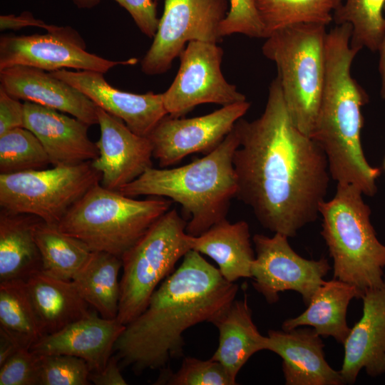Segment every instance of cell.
<instances>
[{
    "mask_svg": "<svg viewBox=\"0 0 385 385\" xmlns=\"http://www.w3.org/2000/svg\"><path fill=\"white\" fill-rule=\"evenodd\" d=\"M235 129L236 197L265 229L296 236L317 219L331 176L322 148L293 123L277 76L262 114L252 121L240 118Z\"/></svg>",
    "mask_w": 385,
    "mask_h": 385,
    "instance_id": "cell-1",
    "label": "cell"
},
{
    "mask_svg": "<svg viewBox=\"0 0 385 385\" xmlns=\"http://www.w3.org/2000/svg\"><path fill=\"white\" fill-rule=\"evenodd\" d=\"M239 287L193 250L152 294L145 309L125 327L114 346L121 368L138 374L163 369L183 354V333L212 322L233 302Z\"/></svg>",
    "mask_w": 385,
    "mask_h": 385,
    "instance_id": "cell-2",
    "label": "cell"
},
{
    "mask_svg": "<svg viewBox=\"0 0 385 385\" xmlns=\"http://www.w3.org/2000/svg\"><path fill=\"white\" fill-rule=\"evenodd\" d=\"M351 27L336 24L327 31L325 78L312 138L324 150L331 178L374 196L380 169L367 161L361 142L362 107L367 93L352 77L351 68L359 48L351 44Z\"/></svg>",
    "mask_w": 385,
    "mask_h": 385,
    "instance_id": "cell-3",
    "label": "cell"
},
{
    "mask_svg": "<svg viewBox=\"0 0 385 385\" xmlns=\"http://www.w3.org/2000/svg\"><path fill=\"white\" fill-rule=\"evenodd\" d=\"M239 143L234 126L220 145L202 158L171 169L149 168L118 192L133 197H163L179 203L190 217L186 232L198 236L226 219L230 201L236 197L233 156Z\"/></svg>",
    "mask_w": 385,
    "mask_h": 385,
    "instance_id": "cell-4",
    "label": "cell"
},
{
    "mask_svg": "<svg viewBox=\"0 0 385 385\" xmlns=\"http://www.w3.org/2000/svg\"><path fill=\"white\" fill-rule=\"evenodd\" d=\"M355 186L337 183L334 197L320 206L322 231L333 260L334 278L362 294L384 280L385 245L371 222V209Z\"/></svg>",
    "mask_w": 385,
    "mask_h": 385,
    "instance_id": "cell-5",
    "label": "cell"
},
{
    "mask_svg": "<svg viewBox=\"0 0 385 385\" xmlns=\"http://www.w3.org/2000/svg\"><path fill=\"white\" fill-rule=\"evenodd\" d=\"M172 202L155 196L138 200L98 183L69 208L58 227L91 251L121 258L170 210Z\"/></svg>",
    "mask_w": 385,
    "mask_h": 385,
    "instance_id": "cell-6",
    "label": "cell"
},
{
    "mask_svg": "<svg viewBox=\"0 0 385 385\" xmlns=\"http://www.w3.org/2000/svg\"><path fill=\"white\" fill-rule=\"evenodd\" d=\"M326 26L302 24L273 31L262 47L273 61L294 125L312 136L325 78Z\"/></svg>",
    "mask_w": 385,
    "mask_h": 385,
    "instance_id": "cell-7",
    "label": "cell"
},
{
    "mask_svg": "<svg viewBox=\"0 0 385 385\" xmlns=\"http://www.w3.org/2000/svg\"><path fill=\"white\" fill-rule=\"evenodd\" d=\"M187 222L169 210L122 257L123 274L117 319L124 325L146 308L159 284L191 250Z\"/></svg>",
    "mask_w": 385,
    "mask_h": 385,
    "instance_id": "cell-8",
    "label": "cell"
},
{
    "mask_svg": "<svg viewBox=\"0 0 385 385\" xmlns=\"http://www.w3.org/2000/svg\"><path fill=\"white\" fill-rule=\"evenodd\" d=\"M102 175L88 161L49 169L0 174L1 209L58 225L69 208Z\"/></svg>",
    "mask_w": 385,
    "mask_h": 385,
    "instance_id": "cell-9",
    "label": "cell"
},
{
    "mask_svg": "<svg viewBox=\"0 0 385 385\" xmlns=\"http://www.w3.org/2000/svg\"><path fill=\"white\" fill-rule=\"evenodd\" d=\"M227 0H165L153 43L141 60L146 75L166 72L190 41L217 43L228 13Z\"/></svg>",
    "mask_w": 385,
    "mask_h": 385,
    "instance_id": "cell-10",
    "label": "cell"
},
{
    "mask_svg": "<svg viewBox=\"0 0 385 385\" xmlns=\"http://www.w3.org/2000/svg\"><path fill=\"white\" fill-rule=\"evenodd\" d=\"M223 50L215 43L192 41L180 53V66L170 86L163 93L168 115L180 118L202 103L222 106L247 101L225 78Z\"/></svg>",
    "mask_w": 385,
    "mask_h": 385,
    "instance_id": "cell-11",
    "label": "cell"
},
{
    "mask_svg": "<svg viewBox=\"0 0 385 385\" xmlns=\"http://www.w3.org/2000/svg\"><path fill=\"white\" fill-rule=\"evenodd\" d=\"M288 237L256 234L252 237L256 252L251 268L254 288L269 304L279 300L280 292L292 290L301 294L307 305L331 269L328 260H307L290 246Z\"/></svg>",
    "mask_w": 385,
    "mask_h": 385,
    "instance_id": "cell-12",
    "label": "cell"
},
{
    "mask_svg": "<svg viewBox=\"0 0 385 385\" xmlns=\"http://www.w3.org/2000/svg\"><path fill=\"white\" fill-rule=\"evenodd\" d=\"M136 58L111 61L86 51V43L70 26H58L46 34L6 35L0 38V70L16 65L48 72L74 68L105 73L118 66H132Z\"/></svg>",
    "mask_w": 385,
    "mask_h": 385,
    "instance_id": "cell-13",
    "label": "cell"
},
{
    "mask_svg": "<svg viewBox=\"0 0 385 385\" xmlns=\"http://www.w3.org/2000/svg\"><path fill=\"white\" fill-rule=\"evenodd\" d=\"M250 108V102L245 101L224 106L198 117L180 118L167 115L148 135L153 158L164 168L177 163L190 154L210 153Z\"/></svg>",
    "mask_w": 385,
    "mask_h": 385,
    "instance_id": "cell-14",
    "label": "cell"
},
{
    "mask_svg": "<svg viewBox=\"0 0 385 385\" xmlns=\"http://www.w3.org/2000/svg\"><path fill=\"white\" fill-rule=\"evenodd\" d=\"M100 138L98 156L92 165L102 175L101 185L118 191L153 167V147L148 137L133 133L120 118L96 107Z\"/></svg>",
    "mask_w": 385,
    "mask_h": 385,
    "instance_id": "cell-15",
    "label": "cell"
},
{
    "mask_svg": "<svg viewBox=\"0 0 385 385\" xmlns=\"http://www.w3.org/2000/svg\"><path fill=\"white\" fill-rule=\"evenodd\" d=\"M68 83L108 113L121 119L135 134L148 137L158 123L168 115L163 93L137 94L111 86L103 73L94 71L49 72Z\"/></svg>",
    "mask_w": 385,
    "mask_h": 385,
    "instance_id": "cell-16",
    "label": "cell"
},
{
    "mask_svg": "<svg viewBox=\"0 0 385 385\" xmlns=\"http://www.w3.org/2000/svg\"><path fill=\"white\" fill-rule=\"evenodd\" d=\"M361 299L362 316L343 344L339 372L347 384L355 383L362 369L371 377L385 373V275L381 285L366 289Z\"/></svg>",
    "mask_w": 385,
    "mask_h": 385,
    "instance_id": "cell-17",
    "label": "cell"
},
{
    "mask_svg": "<svg viewBox=\"0 0 385 385\" xmlns=\"http://www.w3.org/2000/svg\"><path fill=\"white\" fill-rule=\"evenodd\" d=\"M125 325L106 319L95 309L62 329L43 336L30 349L38 355L65 354L85 360L91 372H100L113 354Z\"/></svg>",
    "mask_w": 385,
    "mask_h": 385,
    "instance_id": "cell-18",
    "label": "cell"
},
{
    "mask_svg": "<svg viewBox=\"0 0 385 385\" xmlns=\"http://www.w3.org/2000/svg\"><path fill=\"white\" fill-rule=\"evenodd\" d=\"M0 82L17 99L67 113L89 125L98 123L97 106L91 99L44 70L16 65L0 70Z\"/></svg>",
    "mask_w": 385,
    "mask_h": 385,
    "instance_id": "cell-19",
    "label": "cell"
},
{
    "mask_svg": "<svg viewBox=\"0 0 385 385\" xmlns=\"http://www.w3.org/2000/svg\"><path fill=\"white\" fill-rule=\"evenodd\" d=\"M24 105V128L38 138L53 166L73 165L98 158L96 143L88 135L89 125L32 102Z\"/></svg>",
    "mask_w": 385,
    "mask_h": 385,
    "instance_id": "cell-20",
    "label": "cell"
},
{
    "mask_svg": "<svg viewBox=\"0 0 385 385\" xmlns=\"http://www.w3.org/2000/svg\"><path fill=\"white\" fill-rule=\"evenodd\" d=\"M267 337V350L282 359L285 384H345L339 371L332 369L326 361L324 344L313 328L270 330Z\"/></svg>",
    "mask_w": 385,
    "mask_h": 385,
    "instance_id": "cell-21",
    "label": "cell"
},
{
    "mask_svg": "<svg viewBox=\"0 0 385 385\" xmlns=\"http://www.w3.org/2000/svg\"><path fill=\"white\" fill-rule=\"evenodd\" d=\"M24 281L43 336L55 333L92 312L72 280L38 270Z\"/></svg>",
    "mask_w": 385,
    "mask_h": 385,
    "instance_id": "cell-22",
    "label": "cell"
},
{
    "mask_svg": "<svg viewBox=\"0 0 385 385\" xmlns=\"http://www.w3.org/2000/svg\"><path fill=\"white\" fill-rule=\"evenodd\" d=\"M191 250L205 255L217 265L222 277L230 282L252 277L255 259L250 227L244 220L230 222L225 219L198 236L190 235Z\"/></svg>",
    "mask_w": 385,
    "mask_h": 385,
    "instance_id": "cell-23",
    "label": "cell"
},
{
    "mask_svg": "<svg viewBox=\"0 0 385 385\" xmlns=\"http://www.w3.org/2000/svg\"><path fill=\"white\" fill-rule=\"evenodd\" d=\"M212 324L218 329L219 343L211 359L221 363L236 379L253 354L267 350L268 337L262 335L253 322L246 295L235 299Z\"/></svg>",
    "mask_w": 385,
    "mask_h": 385,
    "instance_id": "cell-24",
    "label": "cell"
},
{
    "mask_svg": "<svg viewBox=\"0 0 385 385\" xmlns=\"http://www.w3.org/2000/svg\"><path fill=\"white\" fill-rule=\"evenodd\" d=\"M363 294L354 285L334 278L319 287L307 304V309L294 318L284 320V331L302 327H312L323 337H332L344 344L351 328L346 312L351 300L361 299Z\"/></svg>",
    "mask_w": 385,
    "mask_h": 385,
    "instance_id": "cell-25",
    "label": "cell"
},
{
    "mask_svg": "<svg viewBox=\"0 0 385 385\" xmlns=\"http://www.w3.org/2000/svg\"><path fill=\"white\" fill-rule=\"evenodd\" d=\"M41 220L34 215L0 212V282L25 280L41 270V258L35 240V228Z\"/></svg>",
    "mask_w": 385,
    "mask_h": 385,
    "instance_id": "cell-26",
    "label": "cell"
},
{
    "mask_svg": "<svg viewBox=\"0 0 385 385\" xmlns=\"http://www.w3.org/2000/svg\"><path fill=\"white\" fill-rule=\"evenodd\" d=\"M121 268V258L105 252L92 251L71 279L82 298L103 318H117Z\"/></svg>",
    "mask_w": 385,
    "mask_h": 385,
    "instance_id": "cell-27",
    "label": "cell"
},
{
    "mask_svg": "<svg viewBox=\"0 0 385 385\" xmlns=\"http://www.w3.org/2000/svg\"><path fill=\"white\" fill-rule=\"evenodd\" d=\"M34 235L41 271L58 279L71 280L92 252L86 244L63 232L56 224L39 221Z\"/></svg>",
    "mask_w": 385,
    "mask_h": 385,
    "instance_id": "cell-28",
    "label": "cell"
},
{
    "mask_svg": "<svg viewBox=\"0 0 385 385\" xmlns=\"http://www.w3.org/2000/svg\"><path fill=\"white\" fill-rule=\"evenodd\" d=\"M0 330L28 349L43 337L24 279L0 282Z\"/></svg>",
    "mask_w": 385,
    "mask_h": 385,
    "instance_id": "cell-29",
    "label": "cell"
},
{
    "mask_svg": "<svg viewBox=\"0 0 385 385\" xmlns=\"http://www.w3.org/2000/svg\"><path fill=\"white\" fill-rule=\"evenodd\" d=\"M343 0H256L265 38L289 26L314 24L327 26Z\"/></svg>",
    "mask_w": 385,
    "mask_h": 385,
    "instance_id": "cell-30",
    "label": "cell"
},
{
    "mask_svg": "<svg viewBox=\"0 0 385 385\" xmlns=\"http://www.w3.org/2000/svg\"><path fill=\"white\" fill-rule=\"evenodd\" d=\"M385 0H343L334 12L336 24L351 27V44L378 51L385 31Z\"/></svg>",
    "mask_w": 385,
    "mask_h": 385,
    "instance_id": "cell-31",
    "label": "cell"
},
{
    "mask_svg": "<svg viewBox=\"0 0 385 385\" xmlns=\"http://www.w3.org/2000/svg\"><path fill=\"white\" fill-rule=\"evenodd\" d=\"M49 164L41 143L27 128H16L0 135L1 174L44 169Z\"/></svg>",
    "mask_w": 385,
    "mask_h": 385,
    "instance_id": "cell-32",
    "label": "cell"
},
{
    "mask_svg": "<svg viewBox=\"0 0 385 385\" xmlns=\"http://www.w3.org/2000/svg\"><path fill=\"white\" fill-rule=\"evenodd\" d=\"M154 384L168 385H235L234 379L219 361L211 358L202 360L185 357L180 369L173 372L163 368Z\"/></svg>",
    "mask_w": 385,
    "mask_h": 385,
    "instance_id": "cell-33",
    "label": "cell"
},
{
    "mask_svg": "<svg viewBox=\"0 0 385 385\" xmlns=\"http://www.w3.org/2000/svg\"><path fill=\"white\" fill-rule=\"evenodd\" d=\"M39 385H88L90 369L78 357L65 354L40 355Z\"/></svg>",
    "mask_w": 385,
    "mask_h": 385,
    "instance_id": "cell-34",
    "label": "cell"
},
{
    "mask_svg": "<svg viewBox=\"0 0 385 385\" xmlns=\"http://www.w3.org/2000/svg\"><path fill=\"white\" fill-rule=\"evenodd\" d=\"M230 3L229 11L220 26L222 37L240 34L250 38H265L256 0H230Z\"/></svg>",
    "mask_w": 385,
    "mask_h": 385,
    "instance_id": "cell-35",
    "label": "cell"
},
{
    "mask_svg": "<svg viewBox=\"0 0 385 385\" xmlns=\"http://www.w3.org/2000/svg\"><path fill=\"white\" fill-rule=\"evenodd\" d=\"M40 355L21 347L0 366V385H39Z\"/></svg>",
    "mask_w": 385,
    "mask_h": 385,
    "instance_id": "cell-36",
    "label": "cell"
},
{
    "mask_svg": "<svg viewBox=\"0 0 385 385\" xmlns=\"http://www.w3.org/2000/svg\"><path fill=\"white\" fill-rule=\"evenodd\" d=\"M78 9H91L101 0H70ZM131 16L139 30L150 38H153L159 24L157 4L153 0H114Z\"/></svg>",
    "mask_w": 385,
    "mask_h": 385,
    "instance_id": "cell-37",
    "label": "cell"
},
{
    "mask_svg": "<svg viewBox=\"0 0 385 385\" xmlns=\"http://www.w3.org/2000/svg\"><path fill=\"white\" fill-rule=\"evenodd\" d=\"M16 128H24V105L0 87V135Z\"/></svg>",
    "mask_w": 385,
    "mask_h": 385,
    "instance_id": "cell-38",
    "label": "cell"
},
{
    "mask_svg": "<svg viewBox=\"0 0 385 385\" xmlns=\"http://www.w3.org/2000/svg\"><path fill=\"white\" fill-rule=\"evenodd\" d=\"M120 369L118 359L113 354L101 371L90 372V381L95 385H126Z\"/></svg>",
    "mask_w": 385,
    "mask_h": 385,
    "instance_id": "cell-39",
    "label": "cell"
},
{
    "mask_svg": "<svg viewBox=\"0 0 385 385\" xmlns=\"http://www.w3.org/2000/svg\"><path fill=\"white\" fill-rule=\"evenodd\" d=\"M29 26L43 28L48 30V32H51L56 28V26L46 25L43 21L35 19L29 13H24L19 16L4 15L0 17L1 30L5 29H19Z\"/></svg>",
    "mask_w": 385,
    "mask_h": 385,
    "instance_id": "cell-40",
    "label": "cell"
},
{
    "mask_svg": "<svg viewBox=\"0 0 385 385\" xmlns=\"http://www.w3.org/2000/svg\"><path fill=\"white\" fill-rule=\"evenodd\" d=\"M21 346L8 334L0 330V366L10 358Z\"/></svg>",
    "mask_w": 385,
    "mask_h": 385,
    "instance_id": "cell-41",
    "label": "cell"
},
{
    "mask_svg": "<svg viewBox=\"0 0 385 385\" xmlns=\"http://www.w3.org/2000/svg\"><path fill=\"white\" fill-rule=\"evenodd\" d=\"M384 14L385 18V3ZM378 51L379 53V71L381 78L380 96L381 98L385 100V31Z\"/></svg>",
    "mask_w": 385,
    "mask_h": 385,
    "instance_id": "cell-42",
    "label": "cell"
},
{
    "mask_svg": "<svg viewBox=\"0 0 385 385\" xmlns=\"http://www.w3.org/2000/svg\"><path fill=\"white\" fill-rule=\"evenodd\" d=\"M384 168L385 169V159H384Z\"/></svg>",
    "mask_w": 385,
    "mask_h": 385,
    "instance_id": "cell-43",
    "label": "cell"
}]
</instances>
